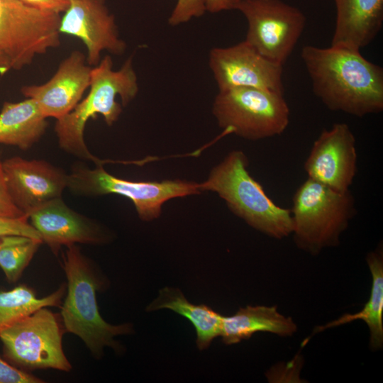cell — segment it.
I'll use <instances>...</instances> for the list:
<instances>
[{
  "mask_svg": "<svg viewBox=\"0 0 383 383\" xmlns=\"http://www.w3.org/2000/svg\"><path fill=\"white\" fill-rule=\"evenodd\" d=\"M301 57L314 94L328 109L356 117L383 110V69L360 50L305 45Z\"/></svg>",
  "mask_w": 383,
  "mask_h": 383,
  "instance_id": "obj_1",
  "label": "cell"
},
{
  "mask_svg": "<svg viewBox=\"0 0 383 383\" xmlns=\"http://www.w3.org/2000/svg\"><path fill=\"white\" fill-rule=\"evenodd\" d=\"M62 267L67 295L60 315L65 332L78 336L94 358L100 359L106 347L121 352L122 346L115 338L131 333L133 326L128 323L112 325L101 316L96 292L104 289L106 284L102 273L77 245L67 247Z\"/></svg>",
  "mask_w": 383,
  "mask_h": 383,
  "instance_id": "obj_2",
  "label": "cell"
},
{
  "mask_svg": "<svg viewBox=\"0 0 383 383\" xmlns=\"http://www.w3.org/2000/svg\"><path fill=\"white\" fill-rule=\"evenodd\" d=\"M89 93L67 115L57 119L55 126L59 146L66 152L96 165L103 161L89 150L84 138L87 123L101 115L111 126L119 118L122 106H127L137 95L136 74L129 57L118 70L106 55L92 67Z\"/></svg>",
  "mask_w": 383,
  "mask_h": 383,
  "instance_id": "obj_3",
  "label": "cell"
},
{
  "mask_svg": "<svg viewBox=\"0 0 383 383\" xmlns=\"http://www.w3.org/2000/svg\"><path fill=\"white\" fill-rule=\"evenodd\" d=\"M249 161L241 150H233L199 184L201 192H216L229 209L255 230L275 239L292 234L290 209L277 205L249 173Z\"/></svg>",
  "mask_w": 383,
  "mask_h": 383,
  "instance_id": "obj_4",
  "label": "cell"
},
{
  "mask_svg": "<svg viewBox=\"0 0 383 383\" xmlns=\"http://www.w3.org/2000/svg\"><path fill=\"white\" fill-rule=\"evenodd\" d=\"M290 211L294 242L311 255L338 245L357 212L350 190L339 192L309 178L296 189Z\"/></svg>",
  "mask_w": 383,
  "mask_h": 383,
  "instance_id": "obj_5",
  "label": "cell"
},
{
  "mask_svg": "<svg viewBox=\"0 0 383 383\" xmlns=\"http://www.w3.org/2000/svg\"><path fill=\"white\" fill-rule=\"evenodd\" d=\"M212 112L221 128L249 140L279 135L289 123L290 111L284 94L267 89L238 87L219 91Z\"/></svg>",
  "mask_w": 383,
  "mask_h": 383,
  "instance_id": "obj_6",
  "label": "cell"
},
{
  "mask_svg": "<svg viewBox=\"0 0 383 383\" xmlns=\"http://www.w3.org/2000/svg\"><path fill=\"white\" fill-rule=\"evenodd\" d=\"M67 188L74 194L97 196L115 194L129 199L139 218L150 221L158 218L162 205L174 198L201 192L199 184L182 179L131 181L107 172L102 163L89 168L76 165L68 174Z\"/></svg>",
  "mask_w": 383,
  "mask_h": 383,
  "instance_id": "obj_7",
  "label": "cell"
},
{
  "mask_svg": "<svg viewBox=\"0 0 383 383\" xmlns=\"http://www.w3.org/2000/svg\"><path fill=\"white\" fill-rule=\"evenodd\" d=\"M65 332L60 315L40 308L0 333L6 360L30 372L54 369L70 372L72 366L62 348Z\"/></svg>",
  "mask_w": 383,
  "mask_h": 383,
  "instance_id": "obj_8",
  "label": "cell"
},
{
  "mask_svg": "<svg viewBox=\"0 0 383 383\" xmlns=\"http://www.w3.org/2000/svg\"><path fill=\"white\" fill-rule=\"evenodd\" d=\"M60 18L21 0H0V50L11 69L21 70L59 46Z\"/></svg>",
  "mask_w": 383,
  "mask_h": 383,
  "instance_id": "obj_9",
  "label": "cell"
},
{
  "mask_svg": "<svg viewBox=\"0 0 383 383\" xmlns=\"http://www.w3.org/2000/svg\"><path fill=\"white\" fill-rule=\"evenodd\" d=\"M248 22L245 41L268 60L284 65L306 26L298 8L282 0H238Z\"/></svg>",
  "mask_w": 383,
  "mask_h": 383,
  "instance_id": "obj_10",
  "label": "cell"
},
{
  "mask_svg": "<svg viewBox=\"0 0 383 383\" xmlns=\"http://www.w3.org/2000/svg\"><path fill=\"white\" fill-rule=\"evenodd\" d=\"M209 65L219 91L252 87L284 94L283 65L268 60L245 40L211 50Z\"/></svg>",
  "mask_w": 383,
  "mask_h": 383,
  "instance_id": "obj_11",
  "label": "cell"
},
{
  "mask_svg": "<svg viewBox=\"0 0 383 383\" xmlns=\"http://www.w3.org/2000/svg\"><path fill=\"white\" fill-rule=\"evenodd\" d=\"M355 142L345 123L323 129L304 162L308 178L339 192L350 190L357 170Z\"/></svg>",
  "mask_w": 383,
  "mask_h": 383,
  "instance_id": "obj_12",
  "label": "cell"
},
{
  "mask_svg": "<svg viewBox=\"0 0 383 383\" xmlns=\"http://www.w3.org/2000/svg\"><path fill=\"white\" fill-rule=\"evenodd\" d=\"M8 194L25 215L62 196L67 188L68 174L42 160L14 156L0 162Z\"/></svg>",
  "mask_w": 383,
  "mask_h": 383,
  "instance_id": "obj_13",
  "label": "cell"
},
{
  "mask_svg": "<svg viewBox=\"0 0 383 383\" xmlns=\"http://www.w3.org/2000/svg\"><path fill=\"white\" fill-rule=\"evenodd\" d=\"M59 31L77 38L84 44L87 62L91 67L99 63L102 51L119 55L126 48L104 0H70L60 18Z\"/></svg>",
  "mask_w": 383,
  "mask_h": 383,
  "instance_id": "obj_14",
  "label": "cell"
},
{
  "mask_svg": "<svg viewBox=\"0 0 383 383\" xmlns=\"http://www.w3.org/2000/svg\"><path fill=\"white\" fill-rule=\"evenodd\" d=\"M28 218L43 243L55 255L62 246L77 243L101 245L111 240V235L104 227L70 209L61 197L35 209Z\"/></svg>",
  "mask_w": 383,
  "mask_h": 383,
  "instance_id": "obj_15",
  "label": "cell"
},
{
  "mask_svg": "<svg viewBox=\"0 0 383 383\" xmlns=\"http://www.w3.org/2000/svg\"><path fill=\"white\" fill-rule=\"evenodd\" d=\"M86 62L84 54L73 51L61 62L48 82L24 86L21 91L26 98L36 101L46 118L59 119L77 106L89 87L92 67Z\"/></svg>",
  "mask_w": 383,
  "mask_h": 383,
  "instance_id": "obj_16",
  "label": "cell"
},
{
  "mask_svg": "<svg viewBox=\"0 0 383 383\" xmlns=\"http://www.w3.org/2000/svg\"><path fill=\"white\" fill-rule=\"evenodd\" d=\"M336 8L331 45L360 50L380 31L383 0H334Z\"/></svg>",
  "mask_w": 383,
  "mask_h": 383,
  "instance_id": "obj_17",
  "label": "cell"
},
{
  "mask_svg": "<svg viewBox=\"0 0 383 383\" xmlns=\"http://www.w3.org/2000/svg\"><path fill=\"white\" fill-rule=\"evenodd\" d=\"M296 331L293 319L279 313L276 306H247L232 316H223L220 336L224 343L233 345L249 339L257 332L287 337Z\"/></svg>",
  "mask_w": 383,
  "mask_h": 383,
  "instance_id": "obj_18",
  "label": "cell"
},
{
  "mask_svg": "<svg viewBox=\"0 0 383 383\" xmlns=\"http://www.w3.org/2000/svg\"><path fill=\"white\" fill-rule=\"evenodd\" d=\"M46 117L30 98L5 102L0 111V143L28 150L44 135Z\"/></svg>",
  "mask_w": 383,
  "mask_h": 383,
  "instance_id": "obj_19",
  "label": "cell"
},
{
  "mask_svg": "<svg viewBox=\"0 0 383 383\" xmlns=\"http://www.w3.org/2000/svg\"><path fill=\"white\" fill-rule=\"evenodd\" d=\"M366 262L372 275V287L368 301L357 313H345L341 317L318 326L313 334L326 329L362 320L370 332L369 345L372 350H379L383 346V253L382 248L370 252Z\"/></svg>",
  "mask_w": 383,
  "mask_h": 383,
  "instance_id": "obj_20",
  "label": "cell"
},
{
  "mask_svg": "<svg viewBox=\"0 0 383 383\" xmlns=\"http://www.w3.org/2000/svg\"><path fill=\"white\" fill-rule=\"evenodd\" d=\"M162 309L182 315L193 324L199 350L207 348L214 338L220 336L223 316L206 305L192 304L178 289L165 287L160 289L157 297L147 306L146 311Z\"/></svg>",
  "mask_w": 383,
  "mask_h": 383,
  "instance_id": "obj_21",
  "label": "cell"
},
{
  "mask_svg": "<svg viewBox=\"0 0 383 383\" xmlns=\"http://www.w3.org/2000/svg\"><path fill=\"white\" fill-rule=\"evenodd\" d=\"M65 285L44 297L26 284H20L11 290H0V333L18 320L42 307H60L65 293Z\"/></svg>",
  "mask_w": 383,
  "mask_h": 383,
  "instance_id": "obj_22",
  "label": "cell"
},
{
  "mask_svg": "<svg viewBox=\"0 0 383 383\" xmlns=\"http://www.w3.org/2000/svg\"><path fill=\"white\" fill-rule=\"evenodd\" d=\"M42 243L40 240L27 238L0 249V268L9 282L21 278Z\"/></svg>",
  "mask_w": 383,
  "mask_h": 383,
  "instance_id": "obj_23",
  "label": "cell"
},
{
  "mask_svg": "<svg viewBox=\"0 0 383 383\" xmlns=\"http://www.w3.org/2000/svg\"><path fill=\"white\" fill-rule=\"evenodd\" d=\"M28 216H0V236L16 235L41 240L39 233L28 221Z\"/></svg>",
  "mask_w": 383,
  "mask_h": 383,
  "instance_id": "obj_24",
  "label": "cell"
},
{
  "mask_svg": "<svg viewBox=\"0 0 383 383\" xmlns=\"http://www.w3.org/2000/svg\"><path fill=\"white\" fill-rule=\"evenodd\" d=\"M206 0H178L168 19L169 24L175 26L201 16L206 11Z\"/></svg>",
  "mask_w": 383,
  "mask_h": 383,
  "instance_id": "obj_25",
  "label": "cell"
},
{
  "mask_svg": "<svg viewBox=\"0 0 383 383\" xmlns=\"http://www.w3.org/2000/svg\"><path fill=\"white\" fill-rule=\"evenodd\" d=\"M44 381L22 370L0 356V383H42Z\"/></svg>",
  "mask_w": 383,
  "mask_h": 383,
  "instance_id": "obj_26",
  "label": "cell"
},
{
  "mask_svg": "<svg viewBox=\"0 0 383 383\" xmlns=\"http://www.w3.org/2000/svg\"><path fill=\"white\" fill-rule=\"evenodd\" d=\"M24 215L12 202L0 167V216L20 217Z\"/></svg>",
  "mask_w": 383,
  "mask_h": 383,
  "instance_id": "obj_27",
  "label": "cell"
},
{
  "mask_svg": "<svg viewBox=\"0 0 383 383\" xmlns=\"http://www.w3.org/2000/svg\"><path fill=\"white\" fill-rule=\"evenodd\" d=\"M26 4L40 10L59 13H64L70 5V0H21Z\"/></svg>",
  "mask_w": 383,
  "mask_h": 383,
  "instance_id": "obj_28",
  "label": "cell"
},
{
  "mask_svg": "<svg viewBox=\"0 0 383 383\" xmlns=\"http://www.w3.org/2000/svg\"><path fill=\"white\" fill-rule=\"evenodd\" d=\"M238 0H206V10L211 13L235 9Z\"/></svg>",
  "mask_w": 383,
  "mask_h": 383,
  "instance_id": "obj_29",
  "label": "cell"
},
{
  "mask_svg": "<svg viewBox=\"0 0 383 383\" xmlns=\"http://www.w3.org/2000/svg\"><path fill=\"white\" fill-rule=\"evenodd\" d=\"M27 238H29L16 235L0 236V249L6 246L21 243Z\"/></svg>",
  "mask_w": 383,
  "mask_h": 383,
  "instance_id": "obj_30",
  "label": "cell"
},
{
  "mask_svg": "<svg viewBox=\"0 0 383 383\" xmlns=\"http://www.w3.org/2000/svg\"><path fill=\"white\" fill-rule=\"evenodd\" d=\"M9 60L0 50V74H4L11 70Z\"/></svg>",
  "mask_w": 383,
  "mask_h": 383,
  "instance_id": "obj_31",
  "label": "cell"
}]
</instances>
